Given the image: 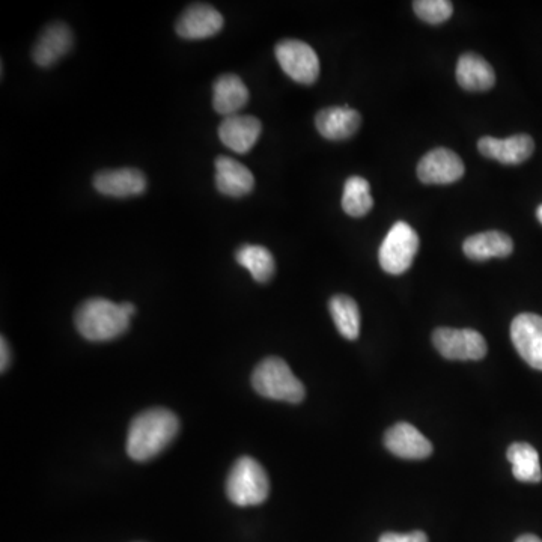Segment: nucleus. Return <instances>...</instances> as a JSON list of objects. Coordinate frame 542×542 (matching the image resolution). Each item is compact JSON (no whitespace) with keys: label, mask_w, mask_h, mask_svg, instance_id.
I'll return each mask as SVG.
<instances>
[{"label":"nucleus","mask_w":542,"mask_h":542,"mask_svg":"<svg viewBox=\"0 0 542 542\" xmlns=\"http://www.w3.org/2000/svg\"><path fill=\"white\" fill-rule=\"evenodd\" d=\"M180 421L166 409H151L136 416L131 422L127 436V454L131 460H151L162 454L177 437Z\"/></svg>","instance_id":"1"},{"label":"nucleus","mask_w":542,"mask_h":542,"mask_svg":"<svg viewBox=\"0 0 542 542\" xmlns=\"http://www.w3.org/2000/svg\"><path fill=\"white\" fill-rule=\"evenodd\" d=\"M74 323L80 335L88 341L106 342L127 332L130 317L122 305L106 299H89L77 308Z\"/></svg>","instance_id":"2"},{"label":"nucleus","mask_w":542,"mask_h":542,"mask_svg":"<svg viewBox=\"0 0 542 542\" xmlns=\"http://www.w3.org/2000/svg\"><path fill=\"white\" fill-rule=\"evenodd\" d=\"M252 386L264 398L290 404H299L306 395L302 381L281 357L271 356L259 362L252 374Z\"/></svg>","instance_id":"3"},{"label":"nucleus","mask_w":542,"mask_h":542,"mask_svg":"<svg viewBox=\"0 0 542 542\" xmlns=\"http://www.w3.org/2000/svg\"><path fill=\"white\" fill-rule=\"evenodd\" d=\"M270 494V481L264 467L250 457L235 461L226 479V496L237 506L261 505Z\"/></svg>","instance_id":"4"},{"label":"nucleus","mask_w":542,"mask_h":542,"mask_svg":"<svg viewBox=\"0 0 542 542\" xmlns=\"http://www.w3.org/2000/svg\"><path fill=\"white\" fill-rule=\"evenodd\" d=\"M419 252V235L409 223L396 222L380 246L378 259L389 275H402L412 267Z\"/></svg>","instance_id":"5"},{"label":"nucleus","mask_w":542,"mask_h":542,"mask_svg":"<svg viewBox=\"0 0 542 542\" xmlns=\"http://www.w3.org/2000/svg\"><path fill=\"white\" fill-rule=\"evenodd\" d=\"M276 59L282 70L302 85H312L320 76V59L309 44L284 40L276 46Z\"/></svg>","instance_id":"6"},{"label":"nucleus","mask_w":542,"mask_h":542,"mask_svg":"<svg viewBox=\"0 0 542 542\" xmlns=\"http://www.w3.org/2000/svg\"><path fill=\"white\" fill-rule=\"evenodd\" d=\"M433 344L436 350L448 360H481L487 354V342L481 333L472 329L434 330Z\"/></svg>","instance_id":"7"},{"label":"nucleus","mask_w":542,"mask_h":542,"mask_svg":"<svg viewBox=\"0 0 542 542\" xmlns=\"http://www.w3.org/2000/svg\"><path fill=\"white\" fill-rule=\"evenodd\" d=\"M511 339L521 359L542 371V317L521 314L511 324Z\"/></svg>","instance_id":"8"},{"label":"nucleus","mask_w":542,"mask_h":542,"mask_svg":"<svg viewBox=\"0 0 542 542\" xmlns=\"http://www.w3.org/2000/svg\"><path fill=\"white\" fill-rule=\"evenodd\" d=\"M464 172L463 160L448 148L430 151L418 165V177L424 184H452L461 180Z\"/></svg>","instance_id":"9"},{"label":"nucleus","mask_w":542,"mask_h":542,"mask_svg":"<svg viewBox=\"0 0 542 542\" xmlns=\"http://www.w3.org/2000/svg\"><path fill=\"white\" fill-rule=\"evenodd\" d=\"M384 446L390 454L404 460H424L433 454L430 440L413 425L399 422L384 434Z\"/></svg>","instance_id":"10"},{"label":"nucleus","mask_w":542,"mask_h":542,"mask_svg":"<svg viewBox=\"0 0 542 542\" xmlns=\"http://www.w3.org/2000/svg\"><path fill=\"white\" fill-rule=\"evenodd\" d=\"M225 25L222 14L210 5L196 4L178 19L175 31L186 40H205L219 34Z\"/></svg>","instance_id":"11"},{"label":"nucleus","mask_w":542,"mask_h":542,"mask_svg":"<svg viewBox=\"0 0 542 542\" xmlns=\"http://www.w3.org/2000/svg\"><path fill=\"white\" fill-rule=\"evenodd\" d=\"M94 187L98 193L110 198H131L142 195L147 190L148 181L144 172L138 169H110L95 175Z\"/></svg>","instance_id":"12"},{"label":"nucleus","mask_w":542,"mask_h":542,"mask_svg":"<svg viewBox=\"0 0 542 542\" xmlns=\"http://www.w3.org/2000/svg\"><path fill=\"white\" fill-rule=\"evenodd\" d=\"M262 133V124L252 115H231L223 118L219 138L229 150L246 154L255 147Z\"/></svg>","instance_id":"13"},{"label":"nucleus","mask_w":542,"mask_h":542,"mask_svg":"<svg viewBox=\"0 0 542 542\" xmlns=\"http://www.w3.org/2000/svg\"><path fill=\"white\" fill-rule=\"evenodd\" d=\"M73 44L71 29L65 23H52L38 37L32 49V59L38 67H52L59 59L70 53Z\"/></svg>","instance_id":"14"},{"label":"nucleus","mask_w":542,"mask_h":542,"mask_svg":"<svg viewBox=\"0 0 542 542\" xmlns=\"http://www.w3.org/2000/svg\"><path fill=\"white\" fill-rule=\"evenodd\" d=\"M482 156L496 160L503 165H520L530 159L535 142L527 134H515L511 138L496 139L485 136L478 142Z\"/></svg>","instance_id":"15"},{"label":"nucleus","mask_w":542,"mask_h":542,"mask_svg":"<svg viewBox=\"0 0 542 542\" xmlns=\"http://www.w3.org/2000/svg\"><path fill=\"white\" fill-rule=\"evenodd\" d=\"M360 124V113L348 106L327 107L315 118L318 133L329 141L350 139L359 131Z\"/></svg>","instance_id":"16"},{"label":"nucleus","mask_w":542,"mask_h":542,"mask_svg":"<svg viewBox=\"0 0 542 542\" xmlns=\"http://www.w3.org/2000/svg\"><path fill=\"white\" fill-rule=\"evenodd\" d=\"M216 186L222 195L229 198H243L255 187L252 172L231 157L220 156L216 159Z\"/></svg>","instance_id":"17"},{"label":"nucleus","mask_w":542,"mask_h":542,"mask_svg":"<svg viewBox=\"0 0 542 542\" xmlns=\"http://www.w3.org/2000/svg\"><path fill=\"white\" fill-rule=\"evenodd\" d=\"M249 89L235 74H223L214 82L213 107L220 115H237L249 101Z\"/></svg>","instance_id":"18"},{"label":"nucleus","mask_w":542,"mask_h":542,"mask_svg":"<svg viewBox=\"0 0 542 542\" xmlns=\"http://www.w3.org/2000/svg\"><path fill=\"white\" fill-rule=\"evenodd\" d=\"M463 250L464 255L473 261H487L491 258H508L514 250V243L505 232L488 231L467 238Z\"/></svg>","instance_id":"19"},{"label":"nucleus","mask_w":542,"mask_h":542,"mask_svg":"<svg viewBox=\"0 0 542 542\" xmlns=\"http://www.w3.org/2000/svg\"><path fill=\"white\" fill-rule=\"evenodd\" d=\"M457 80L466 91L482 92L493 88L496 74L493 67L476 53H464L458 59Z\"/></svg>","instance_id":"20"},{"label":"nucleus","mask_w":542,"mask_h":542,"mask_svg":"<svg viewBox=\"0 0 542 542\" xmlns=\"http://www.w3.org/2000/svg\"><path fill=\"white\" fill-rule=\"evenodd\" d=\"M235 261L246 268L258 284H267L275 276V258L267 247L244 244L235 252Z\"/></svg>","instance_id":"21"},{"label":"nucleus","mask_w":542,"mask_h":542,"mask_svg":"<svg viewBox=\"0 0 542 542\" xmlns=\"http://www.w3.org/2000/svg\"><path fill=\"white\" fill-rule=\"evenodd\" d=\"M506 457L511 463L515 479L520 482H529V484L542 481L539 455L532 445H529V443H514V445L509 446Z\"/></svg>","instance_id":"22"},{"label":"nucleus","mask_w":542,"mask_h":542,"mask_svg":"<svg viewBox=\"0 0 542 542\" xmlns=\"http://www.w3.org/2000/svg\"><path fill=\"white\" fill-rule=\"evenodd\" d=\"M329 311L338 332L348 341H356L360 335V311L357 303L351 297L339 294L330 299Z\"/></svg>","instance_id":"23"},{"label":"nucleus","mask_w":542,"mask_h":542,"mask_svg":"<svg viewBox=\"0 0 542 542\" xmlns=\"http://www.w3.org/2000/svg\"><path fill=\"white\" fill-rule=\"evenodd\" d=\"M374 207L371 186L365 178L354 175L345 181L342 208L351 217H363Z\"/></svg>","instance_id":"24"},{"label":"nucleus","mask_w":542,"mask_h":542,"mask_svg":"<svg viewBox=\"0 0 542 542\" xmlns=\"http://www.w3.org/2000/svg\"><path fill=\"white\" fill-rule=\"evenodd\" d=\"M413 8L419 19L430 25L445 23L454 13V7L449 0H418L413 4Z\"/></svg>","instance_id":"25"},{"label":"nucleus","mask_w":542,"mask_h":542,"mask_svg":"<svg viewBox=\"0 0 542 542\" xmlns=\"http://www.w3.org/2000/svg\"><path fill=\"white\" fill-rule=\"evenodd\" d=\"M378 542H428V536L421 530L410 533H384Z\"/></svg>","instance_id":"26"},{"label":"nucleus","mask_w":542,"mask_h":542,"mask_svg":"<svg viewBox=\"0 0 542 542\" xmlns=\"http://www.w3.org/2000/svg\"><path fill=\"white\" fill-rule=\"evenodd\" d=\"M0 350H2V359H0V368L2 372L7 371L8 366H10L11 360V351L10 345H8L7 339L2 336V345H0Z\"/></svg>","instance_id":"27"},{"label":"nucleus","mask_w":542,"mask_h":542,"mask_svg":"<svg viewBox=\"0 0 542 542\" xmlns=\"http://www.w3.org/2000/svg\"><path fill=\"white\" fill-rule=\"evenodd\" d=\"M515 542H542L541 538H538V536L535 535H523L520 536V538L517 539Z\"/></svg>","instance_id":"28"},{"label":"nucleus","mask_w":542,"mask_h":542,"mask_svg":"<svg viewBox=\"0 0 542 542\" xmlns=\"http://www.w3.org/2000/svg\"><path fill=\"white\" fill-rule=\"evenodd\" d=\"M122 309H124L125 314L128 315V317L131 318V315L136 312V308H134L133 303H122Z\"/></svg>","instance_id":"29"},{"label":"nucleus","mask_w":542,"mask_h":542,"mask_svg":"<svg viewBox=\"0 0 542 542\" xmlns=\"http://www.w3.org/2000/svg\"><path fill=\"white\" fill-rule=\"evenodd\" d=\"M536 217H538V220L542 225V205H539L538 210H536Z\"/></svg>","instance_id":"30"}]
</instances>
